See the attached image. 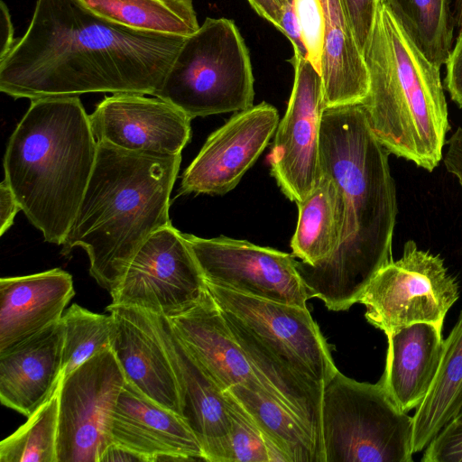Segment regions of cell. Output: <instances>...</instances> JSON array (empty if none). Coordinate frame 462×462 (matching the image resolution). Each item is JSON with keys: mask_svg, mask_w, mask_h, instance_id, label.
I'll return each instance as SVG.
<instances>
[{"mask_svg": "<svg viewBox=\"0 0 462 462\" xmlns=\"http://www.w3.org/2000/svg\"><path fill=\"white\" fill-rule=\"evenodd\" d=\"M182 236L207 283L238 293L307 307L310 299L292 254L226 236Z\"/></svg>", "mask_w": 462, "mask_h": 462, "instance_id": "obj_11", "label": "cell"}, {"mask_svg": "<svg viewBox=\"0 0 462 462\" xmlns=\"http://www.w3.org/2000/svg\"><path fill=\"white\" fill-rule=\"evenodd\" d=\"M326 21L320 77L325 107L362 103L368 96L367 64L340 0H320Z\"/></svg>", "mask_w": 462, "mask_h": 462, "instance_id": "obj_23", "label": "cell"}, {"mask_svg": "<svg viewBox=\"0 0 462 462\" xmlns=\"http://www.w3.org/2000/svg\"><path fill=\"white\" fill-rule=\"evenodd\" d=\"M325 462H411L413 420L383 384L337 371L324 385L321 410Z\"/></svg>", "mask_w": 462, "mask_h": 462, "instance_id": "obj_7", "label": "cell"}, {"mask_svg": "<svg viewBox=\"0 0 462 462\" xmlns=\"http://www.w3.org/2000/svg\"><path fill=\"white\" fill-rule=\"evenodd\" d=\"M442 160L447 171L453 174L462 187V128L457 127L447 140Z\"/></svg>", "mask_w": 462, "mask_h": 462, "instance_id": "obj_37", "label": "cell"}, {"mask_svg": "<svg viewBox=\"0 0 462 462\" xmlns=\"http://www.w3.org/2000/svg\"><path fill=\"white\" fill-rule=\"evenodd\" d=\"M168 319L180 342L222 391L243 384L274 398L256 376L208 289L195 307Z\"/></svg>", "mask_w": 462, "mask_h": 462, "instance_id": "obj_18", "label": "cell"}, {"mask_svg": "<svg viewBox=\"0 0 462 462\" xmlns=\"http://www.w3.org/2000/svg\"><path fill=\"white\" fill-rule=\"evenodd\" d=\"M171 339L182 386V418L198 439L205 461L232 462L224 391L180 342L172 328Z\"/></svg>", "mask_w": 462, "mask_h": 462, "instance_id": "obj_22", "label": "cell"}, {"mask_svg": "<svg viewBox=\"0 0 462 462\" xmlns=\"http://www.w3.org/2000/svg\"><path fill=\"white\" fill-rule=\"evenodd\" d=\"M263 432L271 462H323L303 423L282 403L243 384L228 389Z\"/></svg>", "mask_w": 462, "mask_h": 462, "instance_id": "obj_26", "label": "cell"}, {"mask_svg": "<svg viewBox=\"0 0 462 462\" xmlns=\"http://www.w3.org/2000/svg\"><path fill=\"white\" fill-rule=\"evenodd\" d=\"M282 33L291 41L294 53L306 58V49L302 42L301 32L298 18L295 13L293 2H288L282 5Z\"/></svg>", "mask_w": 462, "mask_h": 462, "instance_id": "obj_36", "label": "cell"}, {"mask_svg": "<svg viewBox=\"0 0 462 462\" xmlns=\"http://www.w3.org/2000/svg\"><path fill=\"white\" fill-rule=\"evenodd\" d=\"M290 61L294 67L293 88L268 161L282 192L297 204L322 175L319 136L326 107L320 74L304 56L294 53Z\"/></svg>", "mask_w": 462, "mask_h": 462, "instance_id": "obj_13", "label": "cell"}, {"mask_svg": "<svg viewBox=\"0 0 462 462\" xmlns=\"http://www.w3.org/2000/svg\"><path fill=\"white\" fill-rule=\"evenodd\" d=\"M446 65L445 87L451 100L462 108V27Z\"/></svg>", "mask_w": 462, "mask_h": 462, "instance_id": "obj_35", "label": "cell"}, {"mask_svg": "<svg viewBox=\"0 0 462 462\" xmlns=\"http://www.w3.org/2000/svg\"><path fill=\"white\" fill-rule=\"evenodd\" d=\"M278 125L276 108L265 102L236 113L208 137L186 168L178 196L224 195L232 190L269 143Z\"/></svg>", "mask_w": 462, "mask_h": 462, "instance_id": "obj_15", "label": "cell"}, {"mask_svg": "<svg viewBox=\"0 0 462 462\" xmlns=\"http://www.w3.org/2000/svg\"><path fill=\"white\" fill-rule=\"evenodd\" d=\"M180 162L181 153L133 152L97 143L95 166L61 254L83 248L90 275L112 291L144 242L171 224L170 197Z\"/></svg>", "mask_w": 462, "mask_h": 462, "instance_id": "obj_3", "label": "cell"}, {"mask_svg": "<svg viewBox=\"0 0 462 462\" xmlns=\"http://www.w3.org/2000/svg\"><path fill=\"white\" fill-rule=\"evenodd\" d=\"M254 11L273 24L280 32L282 27V6L278 0H247Z\"/></svg>", "mask_w": 462, "mask_h": 462, "instance_id": "obj_40", "label": "cell"}, {"mask_svg": "<svg viewBox=\"0 0 462 462\" xmlns=\"http://www.w3.org/2000/svg\"><path fill=\"white\" fill-rule=\"evenodd\" d=\"M97 152L89 115L78 96L31 100L6 146L5 180L46 242L63 244Z\"/></svg>", "mask_w": 462, "mask_h": 462, "instance_id": "obj_4", "label": "cell"}, {"mask_svg": "<svg viewBox=\"0 0 462 462\" xmlns=\"http://www.w3.org/2000/svg\"><path fill=\"white\" fill-rule=\"evenodd\" d=\"M422 462H462V420H452L425 448Z\"/></svg>", "mask_w": 462, "mask_h": 462, "instance_id": "obj_34", "label": "cell"}, {"mask_svg": "<svg viewBox=\"0 0 462 462\" xmlns=\"http://www.w3.org/2000/svg\"><path fill=\"white\" fill-rule=\"evenodd\" d=\"M75 294L59 268L0 280V352L60 321Z\"/></svg>", "mask_w": 462, "mask_h": 462, "instance_id": "obj_20", "label": "cell"}, {"mask_svg": "<svg viewBox=\"0 0 462 462\" xmlns=\"http://www.w3.org/2000/svg\"><path fill=\"white\" fill-rule=\"evenodd\" d=\"M190 121L174 105L134 93L106 97L89 115L97 143L161 154L181 153L190 140Z\"/></svg>", "mask_w": 462, "mask_h": 462, "instance_id": "obj_16", "label": "cell"}, {"mask_svg": "<svg viewBox=\"0 0 462 462\" xmlns=\"http://www.w3.org/2000/svg\"><path fill=\"white\" fill-rule=\"evenodd\" d=\"M300 28L306 59L320 72L326 29L324 9L320 0H292Z\"/></svg>", "mask_w": 462, "mask_h": 462, "instance_id": "obj_32", "label": "cell"}, {"mask_svg": "<svg viewBox=\"0 0 462 462\" xmlns=\"http://www.w3.org/2000/svg\"><path fill=\"white\" fill-rule=\"evenodd\" d=\"M185 39L114 23L79 0H37L25 33L0 60V90L30 100L155 96Z\"/></svg>", "mask_w": 462, "mask_h": 462, "instance_id": "obj_1", "label": "cell"}, {"mask_svg": "<svg viewBox=\"0 0 462 462\" xmlns=\"http://www.w3.org/2000/svg\"><path fill=\"white\" fill-rule=\"evenodd\" d=\"M297 206V226L291 240L292 255L314 266L332 256L340 245L345 220L343 195L335 181L322 173Z\"/></svg>", "mask_w": 462, "mask_h": 462, "instance_id": "obj_24", "label": "cell"}, {"mask_svg": "<svg viewBox=\"0 0 462 462\" xmlns=\"http://www.w3.org/2000/svg\"><path fill=\"white\" fill-rule=\"evenodd\" d=\"M19 210H22L21 207L7 181L4 179L0 185L1 236L11 227Z\"/></svg>", "mask_w": 462, "mask_h": 462, "instance_id": "obj_38", "label": "cell"}, {"mask_svg": "<svg viewBox=\"0 0 462 462\" xmlns=\"http://www.w3.org/2000/svg\"><path fill=\"white\" fill-rule=\"evenodd\" d=\"M461 2V18H462V0H460ZM461 27H462V21H461Z\"/></svg>", "mask_w": 462, "mask_h": 462, "instance_id": "obj_44", "label": "cell"}, {"mask_svg": "<svg viewBox=\"0 0 462 462\" xmlns=\"http://www.w3.org/2000/svg\"><path fill=\"white\" fill-rule=\"evenodd\" d=\"M112 442L146 462L205 460L201 446L184 419L162 407L125 380L113 412Z\"/></svg>", "mask_w": 462, "mask_h": 462, "instance_id": "obj_17", "label": "cell"}, {"mask_svg": "<svg viewBox=\"0 0 462 462\" xmlns=\"http://www.w3.org/2000/svg\"><path fill=\"white\" fill-rule=\"evenodd\" d=\"M382 4L429 61L439 68L447 63L454 31L450 0H384Z\"/></svg>", "mask_w": 462, "mask_h": 462, "instance_id": "obj_28", "label": "cell"}, {"mask_svg": "<svg viewBox=\"0 0 462 462\" xmlns=\"http://www.w3.org/2000/svg\"><path fill=\"white\" fill-rule=\"evenodd\" d=\"M340 3L357 44L365 54L372 39L380 3L378 0H340Z\"/></svg>", "mask_w": 462, "mask_h": 462, "instance_id": "obj_33", "label": "cell"}, {"mask_svg": "<svg viewBox=\"0 0 462 462\" xmlns=\"http://www.w3.org/2000/svg\"><path fill=\"white\" fill-rule=\"evenodd\" d=\"M125 383V376L111 348L61 379L58 462H99L112 443L113 412Z\"/></svg>", "mask_w": 462, "mask_h": 462, "instance_id": "obj_9", "label": "cell"}, {"mask_svg": "<svg viewBox=\"0 0 462 462\" xmlns=\"http://www.w3.org/2000/svg\"><path fill=\"white\" fill-rule=\"evenodd\" d=\"M386 337L385 368L379 381L394 404L408 413L422 402L436 378L444 349L442 328L416 323Z\"/></svg>", "mask_w": 462, "mask_h": 462, "instance_id": "obj_21", "label": "cell"}, {"mask_svg": "<svg viewBox=\"0 0 462 462\" xmlns=\"http://www.w3.org/2000/svg\"><path fill=\"white\" fill-rule=\"evenodd\" d=\"M207 291L206 281L182 233L171 224L144 242L110 295L114 304L171 319L195 307Z\"/></svg>", "mask_w": 462, "mask_h": 462, "instance_id": "obj_10", "label": "cell"}, {"mask_svg": "<svg viewBox=\"0 0 462 462\" xmlns=\"http://www.w3.org/2000/svg\"><path fill=\"white\" fill-rule=\"evenodd\" d=\"M207 286L226 318L304 375L325 385L338 371L330 347L308 308L251 297L208 283Z\"/></svg>", "mask_w": 462, "mask_h": 462, "instance_id": "obj_12", "label": "cell"}, {"mask_svg": "<svg viewBox=\"0 0 462 462\" xmlns=\"http://www.w3.org/2000/svg\"><path fill=\"white\" fill-rule=\"evenodd\" d=\"M278 1L280 2V4H281V5H282H282H285L286 3L291 2V1H292V0H278Z\"/></svg>", "mask_w": 462, "mask_h": 462, "instance_id": "obj_43", "label": "cell"}, {"mask_svg": "<svg viewBox=\"0 0 462 462\" xmlns=\"http://www.w3.org/2000/svg\"><path fill=\"white\" fill-rule=\"evenodd\" d=\"M458 297V283L440 255L408 240L401 258L379 269L358 302L366 308V320L388 336L416 323L442 328Z\"/></svg>", "mask_w": 462, "mask_h": 462, "instance_id": "obj_8", "label": "cell"}, {"mask_svg": "<svg viewBox=\"0 0 462 462\" xmlns=\"http://www.w3.org/2000/svg\"><path fill=\"white\" fill-rule=\"evenodd\" d=\"M380 4H382L384 0H378Z\"/></svg>", "mask_w": 462, "mask_h": 462, "instance_id": "obj_45", "label": "cell"}, {"mask_svg": "<svg viewBox=\"0 0 462 462\" xmlns=\"http://www.w3.org/2000/svg\"><path fill=\"white\" fill-rule=\"evenodd\" d=\"M62 378L97 354L111 348L112 316L72 304L61 318Z\"/></svg>", "mask_w": 462, "mask_h": 462, "instance_id": "obj_30", "label": "cell"}, {"mask_svg": "<svg viewBox=\"0 0 462 462\" xmlns=\"http://www.w3.org/2000/svg\"><path fill=\"white\" fill-rule=\"evenodd\" d=\"M97 16L133 30L188 37L197 32L191 0H79Z\"/></svg>", "mask_w": 462, "mask_h": 462, "instance_id": "obj_27", "label": "cell"}, {"mask_svg": "<svg viewBox=\"0 0 462 462\" xmlns=\"http://www.w3.org/2000/svg\"><path fill=\"white\" fill-rule=\"evenodd\" d=\"M111 349L125 376L147 397L182 417V386L167 317L111 303Z\"/></svg>", "mask_w": 462, "mask_h": 462, "instance_id": "obj_14", "label": "cell"}, {"mask_svg": "<svg viewBox=\"0 0 462 462\" xmlns=\"http://www.w3.org/2000/svg\"><path fill=\"white\" fill-rule=\"evenodd\" d=\"M154 97L174 105L190 119L253 106L250 55L235 23L206 18L186 37Z\"/></svg>", "mask_w": 462, "mask_h": 462, "instance_id": "obj_6", "label": "cell"}, {"mask_svg": "<svg viewBox=\"0 0 462 462\" xmlns=\"http://www.w3.org/2000/svg\"><path fill=\"white\" fill-rule=\"evenodd\" d=\"M61 319L0 352L1 403L29 417L62 379Z\"/></svg>", "mask_w": 462, "mask_h": 462, "instance_id": "obj_19", "label": "cell"}, {"mask_svg": "<svg viewBox=\"0 0 462 462\" xmlns=\"http://www.w3.org/2000/svg\"><path fill=\"white\" fill-rule=\"evenodd\" d=\"M319 154L321 172L343 195L342 238L328 259L296 265L310 298L321 300L329 310H346L393 260L396 187L390 152L374 134L361 103L324 109Z\"/></svg>", "mask_w": 462, "mask_h": 462, "instance_id": "obj_2", "label": "cell"}, {"mask_svg": "<svg viewBox=\"0 0 462 462\" xmlns=\"http://www.w3.org/2000/svg\"><path fill=\"white\" fill-rule=\"evenodd\" d=\"M454 419L462 420V408L460 409V411H458V413L456 415V417Z\"/></svg>", "mask_w": 462, "mask_h": 462, "instance_id": "obj_42", "label": "cell"}, {"mask_svg": "<svg viewBox=\"0 0 462 462\" xmlns=\"http://www.w3.org/2000/svg\"><path fill=\"white\" fill-rule=\"evenodd\" d=\"M105 461H143L146 459L141 455L134 453L120 445L112 442L104 451L99 462Z\"/></svg>", "mask_w": 462, "mask_h": 462, "instance_id": "obj_41", "label": "cell"}, {"mask_svg": "<svg viewBox=\"0 0 462 462\" xmlns=\"http://www.w3.org/2000/svg\"><path fill=\"white\" fill-rule=\"evenodd\" d=\"M58 415L59 386L24 424L2 440L0 462H58Z\"/></svg>", "mask_w": 462, "mask_h": 462, "instance_id": "obj_29", "label": "cell"}, {"mask_svg": "<svg viewBox=\"0 0 462 462\" xmlns=\"http://www.w3.org/2000/svg\"><path fill=\"white\" fill-rule=\"evenodd\" d=\"M224 394L230 422L232 462H271L265 438L252 416L228 389Z\"/></svg>", "mask_w": 462, "mask_h": 462, "instance_id": "obj_31", "label": "cell"}, {"mask_svg": "<svg viewBox=\"0 0 462 462\" xmlns=\"http://www.w3.org/2000/svg\"><path fill=\"white\" fill-rule=\"evenodd\" d=\"M364 56L370 89L361 104L374 134L390 154L433 171L450 130L440 68L425 58L383 4Z\"/></svg>", "mask_w": 462, "mask_h": 462, "instance_id": "obj_5", "label": "cell"}, {"mask_svg": "<svg viewBox=\"0 0 462 462\" xmlns=\"http://www.w3.org/2000/svg\"><path fill=\"white\" fill-rule=\"evenodd\" d=\"M0 60H2L14 47L16 40L9 9L2 0L0 2Z\"/></svg>", "mask_w": 462, "mask_h": 462, "instance_id": "obj_39", "label": "cell"}, {"mask_svg": "<svg viewBox=\"0 0 462 462\" xmlns=\"http://www.w3.org/2000/svg\"><path fill=\"white\" fill-rule=\"evenodd\" d=\"M462 408V311L444 340L436 378L412 416V452L425 449Z\"/></svg>", "mask_w": 462, "mask_h": 462, "instance_id": "obj_25", "label": "cell"}]
</instances>
